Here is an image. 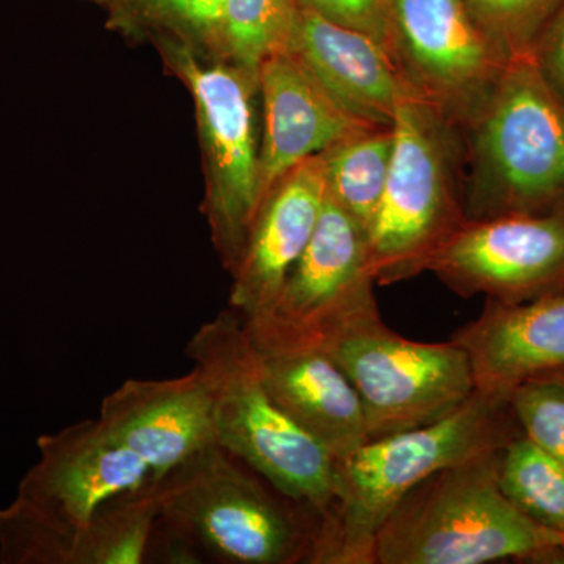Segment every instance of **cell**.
Here are the masks:
<instances>
[{"instance_id":"1","label":"cell","mask_w":564,"mask_h":564,"mask_svg":"<svg viewBox=\"0 0 564 564\" xmlns=\"http://www.w3.org/2000/svg\"><path fill=\"white\" fill-rule=\"evenodd\" d=\"M519 434L508 400L475 391L440 421L377 437L336 462L314 564H373L377 534L411 489L445 467L502 451Z\"/></svg>"},{"instance_id":"2","label":"cell","mask_w":564,"mask_h":564,"mask_svg":"<svg viewBox=\"0 0 564 564\" xmlns=\"http://www.w3.org/2000/svg\"><path fill=\"white\" fill-rule=\"evenodd\" d=\"M152 481L158 525L199 563L314 564L318 516L220 445Z\"/></svg>"},{"instance_id":"3","label":"cell","mask_w":564,"mask_h":564,"mask_svg":"<svg viewBox=\"0 0 564 564\" xmlns=\"http://www.w3.org/2000/svg\"><path fill=\"white\" fill-rule=\"evenodd\" d=\"M499 452L445 467L411 489L381 525L373 564L564 563V538L500 491Z\"/></svg>"},{"instance_id":"4","label":"cell","mask_w":564,"mask_h":564,"mask_svg":"<svg viewBox=\"0 0 564 564\" xmlns=\"http://www.w3.org/2000/svg\"><path fill=\"white\" fill-rule=\"evenodd\" d=\"M185 352L209 392L217 444L321 519L336 462L274 402L243 318L223 311L193 334Z\"/></svg>"},{"instance_id":"5","label":"cell","mask_w":564,"mask_h":564,"mask_svg":"<svg viewBox=\"0 0 564 564\" xmlns=\"http://www.w3.org/2000/svg\"><path fill=\"white\" fill-rule=\"evenodd\" d=\"M469 131L467 220L564 210V102L532 52L510 58Z\"/></svg>"},{"instance_id":"6","label":"cell","mask_w":564,"mask_h":564,"mask_svg":"<svg viewBox=\"0 0 564 564\" xmlns=\"http://www.w3.org/2000/svg\"><path fill=\"white\" fill-rule=\"evenodd\" d=\"M39 447L40 463L0 510V562L77 564L82 533L96 513L152 474L99 419L41 436Z\"/></svg>"},{"instance_id":"7","label":"cell","mask_w":564,"mask_h":564,"mask_svg":"<svg viewBox=\"0 0 564 564\" xmlns=\"http://www.w3.org/2000/svg\"><path fill=\"white\" fill-rule=\"evenodd\" d=\"M455 129L426 99L411 98L397 109L388 182L367 234L377 285L425 273L434 251L467 220Z\"/></svg>"},{"instance_id":"8","label":"cell","mask_w":564,"mask_h":564,"mask_svg":"<svg viewBox=\"0 0 564 564\" xmlns=\"http://www.w3.org/2000/svg\"><path fill=\"white\" fill-rule=\"evenodd\" d=\"M152 46L192 96L206 185L203 214L223 267L232 273L261 206L258 77L232 63L203 61L173 41H155Z\"/></svg>"},{"instance_id":"9","label":"cell","mask_w":564,"mask_h":564,"mask_svg":"<svg viewBox=\"0 0 564 564\" xmlns=\"http://www.w3.org/2000/svg\"><path fill=\"white\" fill-rule=\"evenodd\" d=\"M358 223L326 195L317 228L273 302L243 328L259 352L328 351L381 317Z\"/></svg>"},{"instance_id":"10","label":"cell","mask_w":564,"mask_h":564,"mask_svg":"<svg viewBox=\"0 0 564 564\" xmlns=\"http://www.w3.org/2000/svg\"><path fill=\"white\" fill-rule=\"evenodd\" d=\"M326 352L355 386L372 440L440 421L475 392L473 367L458 344L406 339L381 317Z\"/></svg>"},{"instance_id":"11","label":"cell","mask_w":564,"mask_h":564,"mask_svg":"<svg viewBox=\"0 0 564 564\" xmlns=\"http://www.w3.org/2000/svg\"><path fill=\"white\" fill-rule=\"evenodd\" d=\"M425 272L463 299L518 304L564 292V210L466 220Z\"/></svg>"},{"instance_id":"12","label":"cell","mask_w":564,"mask_h":564,"mask_svg":"<svg viewBox=\"0 0 564 564\" xmlns=\"http://www.w3.org/2000/svg\"><path fill=\"white\" fill-rule=\"evenodd\" d=\"M395 55L411 84L456 128L481 106L510 58L466 0H389Z\"/></svg>"},{"instance_id":"13","label":"cell","mask_w":564,"mask_h":564,"mask_svg":"<svg viewBox=\"0 0 564 564\" xmlns=\"http://www.w3.org/2000/svg\"><path fill=\"white\" fill-rule=\"evenodd\" d=\"M258 84L263 117L259 141L261 203L293 166L350 137L380 128L343 109L291 52L267 58Z\"/></svg>"},{"instance_id":"14","label":"cell","mask_w":564,"mask_h":564,"mask_svg":"<svg viewBox=\"0 0 564 564\" xmlns=\"http://www.w3.org/2000/svg\"><path fill=\"white\" fill-rule=\"evenodd\" d=\"M288 52L334 101L370 124L392 126L404 101L423 98L383 43L303 7Z\"/></svg>"},{"instance_id":"15","label":"cell","mask_w":564,"mask_h":564,"mask_svg":"<svg viewBox=\"0 0 564 564\" xmlns=\"http://www.w3.org/2000/svg\"><path fill=\"white\" fill-rule=\"evenodd\" d=\"M99 421L150 467L158 480L217 444L202 373L169 380H128L102 400Z\"/></svg>"},{"instance_id":"16","label":"cell","mask_w":564,"mask_h":564,"mask_svg":"<svg viewBox=\"0 0 564 564\" xmlns=\"http://www.w3.org/2000/svg\"><path fill=\"white\" fill-rule=\"evenodd\" d=\"M326 198L321 154L284 174L267 193L232 274L229 307L242 318L265 310L306 250Z\"/></svg>"},{"instance_id":"17","label":"cell","mask_w":564,"mask_h":564,"mask_svg":"<svg viewBox=\"0 0 564 564\" xmlns=\"http://www.w3.org/2000/svg\"><path fill=\"white\" fill-rule=\"evenodd\" d=\"M451 340L469 358L475 391L508 400L527 380L564 370V292L518 304L486 300Z\"/></svg>"},{"instance_id":"18","label":"cell","mask_w":564,"mask_h":564,"mask_svg":"<svg viewBox=\"0 0 564 564\" xmlns=\"http://www.w3.org/2000/svg\"><path fill=\"white\" fill-rule=\"evenodd\" d=\"M259 358L274 402L334 462L372 441L361 399L328 352H259Z\"/></svg>"},{"instance_id":"19","label":"cell","mask_w":564,"mask_h":564,"mask_svg":"<svg viewBox=\"0 0 564 564\" xmlns=\"http://www.w3.org/2000/svg\"><path fill=\"white\" fill-rule=\"evenodd\" d=\"M226 0H115L106 28L135 43L169 40L207 62H221Z\"/></svg>"},{"instance_id":"20","label":"cell","mask_w":564,"mask_h":564,"mask_svg":"<svg viewBox=\"0 0 564 564\" xmlns=\"http://www.w3.org/2000/svg\"><path fill=\"white\" fill-rule=\"evenodd\" d=\"M393 150L392 126H380L321 154L326 195L369 234L383 198Z\"/></svg>"},{"instance_id":"21","label":"cell","mask_w":564,"mask_h":564,"mask_svg":"<svg viewBox=\"0 0 564 564\" xmlns=\"http://www.w3.org/2000/svg\"><path fill=\"white\" fill-rule=\"evenodd\" d=\"M159 518L154 481L104 505L82 533L77 564L150 562L152 533Z\"/></svg>"},{"instance_id":"22","label":"cell","mask_w":564,"mask_h":564,"mask_svg":"<svg viewBox=\"0 0 564 564\" xmlns=\"http://www.w3.org/2000/svg\"><path fill=\"white\" fill-rule=\"evenodd\" d=\"M500 491L534 524L564 538V466L524 434L499 452Z\"/></svg>"},{"instance_id":"23","label":"cell","mask_w":564,"mask_h":564,"mask_svg":"<svg viewBox=\"0 0 564 564\" xmlns=\"http://www.w3.org/2000/svg\"><path fill=\"white\" fill-rule=\"evenodd\" d=\"M299 11L296 0H226L221 62L258 77L267 58L289 50Z\"/></svg>"},{"instance_id":"24","label":"cell","mask_w":564,"mask_h":564,"mask_svg":"<svg viewBox=\"0 0 564 564\" xmlns=\"http://www.w3.org/2000/svg\"><path fill=\"white\" fill-rule=\"evenodd\" d=\"M470 11L505 57L530 54L538 36L564 0H466Z\"/></svg>"},{"instance_id":"25","label":"cell","mask_w":564,"mask_h":564,"mask_svg":"<svg viewBox=\"0 0 564 564\" xmlns=\"http://www.w3.org/2000/svg\"><path fill=\"white\" fill-rule=\"evenodd\" d=\"M508 403L521 433L564 466V370L527 380Z\"/></svg>"},{"instance_id":"26","label":"cell","mask_w":564,"mask_h":564,"mask_svg":"<svg viewBox=\"0 0 564 564\" xmlns=\"http://www.w3.org/2000/svg\"><path fill=\"white\" fill-rule=\"evenodd\" d=\"M296 2L303 9L314 11L326 20L369 33L395 55L389 0H296Z\"/></svg>"},{"instance_id":"27","label":"cell","mask_w":564,"mask_h":564,"mask_svg":"<svg viewBox=\"0 0 564 564\" xmlns=\"http://www.w3.org/2000/svg\"><path fill=\"white\" fill-rule=\"evenodd\" d=\"M532 55L545 80L564 102V6L538 36Z\"/></svg>"},{"instance_id":"28","label":"cell","mask_w":564,"mask_h":564,"mask_svg":"<svg viewBox=\"0 0 564 564\" xmlns=\"http://www.w3.org/2000/svg\"><path fill=\"white\" fill-rule=\"evenodd\" d=\"M82 2L91 3V6L101 7L102 10H106L115 0H82Z\"/></svg>"}]
</instances>
